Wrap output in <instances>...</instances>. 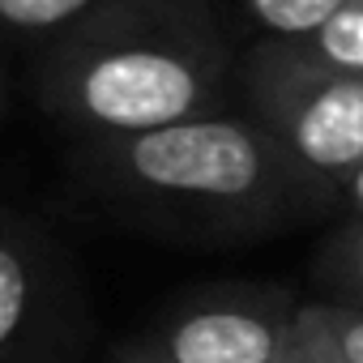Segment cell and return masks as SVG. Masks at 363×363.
I'll return each instance as SVG.
<instances>
[{
	"label": "cell",
	"mask_w": 363,
	"mask_h": 363,
	"mask_svg": "<svg viewBox=\"0 0 363 363\" xmlns=\"http://www.w3.org/2000/svg\"><path fill=\"white\" fill-rule=\"evenodd\" d=\"M231 52L206 0H103L35 69L48 116L77 137H133L223 111Z\"/></svg>",
	"instance_id": "6da1fadb"
},
{
	"label": "cell",
	"mask_w": 363,
	"mask_h": 363,
	"mask_svg": "<svg viewBox=\"0 0 363 363\" xmlns=\"http://www.w3.org/2000/svg\"><path fill=\"white\" fill-rule=\"evenodd\" d=\"M86 171L145 201L210 210L248 223L325 201V193L252 116L227 111L133 137L90 141Z\"/></svg>",
	"instance_id": "7a4b0ae2"
},
{
	"label": "cell",
	"mask_w": 363,
	"mask_h": 363,
	"mask_svg": "<svg viewBox=\"0 0 363 363\" xmlns=\"http://www.w3.org/2000/svg\"><path fill=\"white\" fill-rule=\"evenodd\" d=\"M252 120L325 197L363 167V77L320 65L303 43L261 39L244 60Z\"/></svg>",
	"instance_id": "3957f363"
},
{
	"label": "cell",
	"mask_w": 363,
	"mask_h": 363,
	"mask_svg": "<svg viewBox=\"0 0 363 363\" xmlns=\"http://www.w3.org/2000/svg\"><path fill=\"white\" fill-rule=\"evenodd\" d=\"M295 320L299 303L278 291H214L167 312L150 342L171 363H282Z\"/></svg>",
	"instance_id": "277c9868"
},
{
	"label": "cell",
	"mask_w": 363,
	"mask_h": 363,
	"mask_svg": "<svg viewBox=\"0 0 363 363\" xmlns=\"http://www.w3.org/2000/svg\"><path fill=\"white\" fill-rule=\"evenodd\" d=\"M69 316V278L56 244L0 210V363H56Z\"/></svg>",
	"instance_id": "5b68a950"
},
{
	"label": "cell",
	"mask_w": 363,
	"mask_h": 363,
	"mask_svg": "<svg viewBox=\"0 0 363 363\" xmlns=\"http://www.w3.org/2000/svg\"><path fill=\"white\" fill-rule=\"evenodd\" d=\"M316 282L342 303L363 308V218H346L316 252Z\"/></svg>",
	"instance_id": "8992f818"
},
{
	"label": "cell",
	"mask_w": 363,
	"mask_h": 363,
	"mask_svg": "<svg viewBox=\"0 0 363 363\" xmlns=\"http://www.w3.org/2000/svg\"><path fill=\"white\" fill-rule=\"evenodd\" d=\"M103 0H0V39H56Z\"/></svg>",
	"instance_id": "52a82bcc"
},
{
	"label": "cell",
	"mask_w": 363,
	"mask_h": 363,
	"mask_svg": "<svg viewBox=\"0 0 363 363\" xmlns=\"http://www.w3.org/2000/svg\"><path fill=\"white\" fill-rule=\"evenodd\" d=\"M342 5L346 0H240V9L269 39H291V43L312 39Z\"/></svg>",
	"instance_id": "ba28073f"
},
{
	"label": "cell",
	"mask_w": 363,
	"mask_h": 363,
	"mask_svg": "<svg viewBox=\"0 0 363 363\" xmlns=\"http://www.w3.org/2000/svg\"><path fill=\"white\" fill-rule=\"evenodd\" d=\"M303 48L320 65L350 73V77H363V0H346L312 39H303Z\"/></svg>",
	"instance_id": "9c48e42d"
},
{
	"label": "cell",
	"mask_w": 363,
	"mask_h": 363,
	"mask_svg": "<svg viewBox=\"0 0 363 363\" xmlns=\"http://www.w3.org/2000/svg\"><path fill=\"white\" fill-rule=\"evenodd\" d=\"M308 316L316 320V329L325 333V342L346 359V363H363V308L359 303H342V299H320V303H303Z\"/></svg>",
	"instance_id": "30bf717a"
},
{
	"label": "cell",
	"mask_w": 363,
	"mask_h": 363,
	"mask_svg": "<svg viewBox=\"0 0 363 363\" xmlns=\"http://www.w3.org/2000/svg\"><path fill=\"white\" fill-rule=\"evenodd\" d=\"M282 363H346L329 342H325V333L316 329V320L308 316V308L299 303V320H295V342H291V350H286V359Z\"/></svg>",
	"instance_id": "8fae6325"
},
{
	"label": "cell",
	"mask_w": 363,
	"mask_h": 363,
	"mask_svg": "<svg viewBox=\"0 0 363 363\" xmlns=\"http://www.w3.org/2000/svg\"><path fill=\"white\" fill-rule=\"evenodd\" d=\"M111 363H171L150 337H137V342H124L116 354H111Z\"/></svg>",
	"instance_id": "7c38bea8"
},
{
	"label": "cell",
	"mask_w": 363,
	"mask_h": 363,
	"mask_svg": "<svg viewBox=\"0 0 363 363\" xmlns=\"http://www.w3.org/2000/svg\"><path fill=\"white\" fill-rule=\"evenodd\" d=\"M337 197H342V206L350 210V218H363V167L346 179V184H342V193H337Z\"/></svg>",
	"instance_id": "4fadbf2b"
},
{
	"label": "cell",
	"mask_w": 363,
	"mask_h": 363,
	"mask_svg": "<svg viewBox=\"0 0 363 363\" xmlns=\"http://www.w3.org/2000/svg\"><path fill=\"white\" fill-rule=\"evenodd\" d=\"M0 111H5V73H0Z\"/></svg>",
	"instance_id": "5bb4252c"
}]
</instances>
